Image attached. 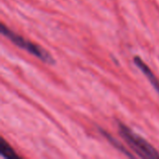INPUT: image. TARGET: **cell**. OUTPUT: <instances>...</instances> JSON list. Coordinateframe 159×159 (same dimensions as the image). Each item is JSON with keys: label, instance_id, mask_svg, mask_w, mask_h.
<instances>
[{"label": "cell", "instance_id": "cell-1", "mask_svg": "<svg viewBox=\"0 0 159 159\" xmlns=\"http://www.w3.org/2000/svg\"><path fill=\"white\" fill-rule=\"evenodd\" d=\"M117 125L119 134L138 157L143 158H159L158 152L146 140L134 133L122 122H118Z\"/></svg>", "mask_w": 159, "mask_h": 159}, {"label": "cell", "instance_id": "cell-3", "mask_svg": "<svg viewBox=\"0 0 159 159\" xmlns=\"http://www.w3.org/2000/svg\"><path fill=\"white\" fill-rule=\"evenodd\" d=\"M133 61H134V63L136 64V66L144 74V75L147 77V79L150 81L152 86L155 88V89L158 92L159 94V80L155 75V74L152 72V70L148 67V65L140 57H138V56L135 57Z\"/></svg>", "mask_w": 159, "mask_h": 159}, {"label": "cell", "instance_id": "cell-5", "mask_svg": "<svg viewBox=\"0 0 159 159\" xmlns=\"http://www.w3.org/2000/svg\"><path fill=\"white\" fill-rule=\"evenodd\" d=\"M102 135H103V136H105V137H106V139H107V140H108V141H109V142H110V143H112V144H113V145H114L117 150L121 151V152H122V153H124L126 156H129V157H132V155H130V154H129V152H128V151H127V150H126V149H125V148L120 144V143H119V142H117L115 138H113L110 134H108L107 132L102 131Z\"/></svg>", "mask_w": 159, "mask_h": 159}, {"label": "cell", "instance_id": "cell-2", "mask_svg": "<svg viewBox=\"0 0 159 159\" xmlns=\"http://www.w3.org/2000/svg\"><path fill=\"white\" fill-rule=\"evenodd\" d=\"M1 34L3 35H5L7 38H8L13 44H15L16 46L20 47V48L25 49L26 51L30 52L34 56L40 59L42 61H44L46 63H49V64L54 63V59L51 57V55L46 49L42 48L40 46H38L31 41H28L24 37L14 33L9 28H7L4 23H1Z\"/></svg>", "mask_w": 159, "mask_h": 159}, {"label": "cell", "instance_id": "cell-4", "mask_svg": "<svg viewBox=\"0 0 159 159\" xmlns=\"http://www.w3.org/2000/svg\"><path fill=\"white\" fill-rule=\"evenodd\" d=\"M0 153L1 156L5 158L8 159H19L20 157L16 154V152L11 148V146L2 138L1 145H0Z\"/></svg>", "mask_w": 159, "mask_h": 159}]
</instances>
